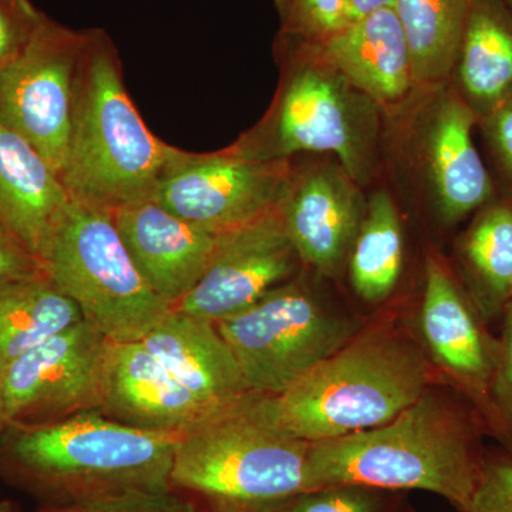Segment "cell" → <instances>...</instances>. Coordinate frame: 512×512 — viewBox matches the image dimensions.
I'll return each mask as SVG.
<instances>
[{"instance_id":"6da1fadb","label":"cell","mask_w":512,"mask_h":512,"mask_svg":"<svg viewBox=\"0 0 512 512\" xmlns=\"http://www.w3.org/2000/svg\"><path fill=\"white\" fill-rule=\"evenodd\" d=\"M478 410L427 389L389 423L309 444L306 491L360 485L440 495L467 507L483 468Z\"/></svg>"},{"instance_id":"7a4b0ae2","label":"cell","mask_w":512,"mask_h":512,"mask_svg":"<svg viewBox=\"0 0 512 512\" xmlns=\"http://www.w3.org/2000/svg\"><path fill=\"white\" fill-rule=\"evenodd\" d=\"M178 437L136 429L100 412L8 424L0 436V474L40 498L43 507L167 490Z\"/></svg>"},{"instance_id":"3957f363","label":"cell","mask_w":512,"mask_h":512,"mask_svg":"<svg viewBox=\"0 0 512 512\" xmlns=\"http://www.w3.org/2000/svg\"><path fill=\"white\" fill-rule=\"evenodd\" d=\"M309 444L282 426L274 396L248 392L180 434L170 487L201 512H272L306 493Z\"/></svg>"},{"instance_id":"277c9868","label":"cell","mask_w":512,"mask_h":512,"mask_svg":"<svg viewBox=\"0 0 512 512\" xmlns=\"http://www.w3.org/2000/svg\"><path fill=\"white\" fill-rule=\"evenodd\" d=\"M184 153L151 133L141 119L109 35L86 30L72 134L60 174L70 200L109 212L151 200Z\"/></svg>"},{"instance_id":"5b68a950","label":"cell","mask_w":512,"mask_h":512,"mask_svg":"<svg viewBox=\"0 0 512 512\" xmlns=\"http://www.w3.org/2000/svg\"><path fill=\"white\" fill-rule=\"evenodd\" d=\"M282 80L271 109L228 147L258 161L333 153L355 183H366L377 140V104L323 55L318 43L279 35Z\"/></svg>"},{"instance_id":"8992f818","label":"cell","mask_w":512,"mask_h":512,"mask_svg":"<svg viewBox=\"0 0 512 512\" xmlns=\"http://www.w3.org/2000/svg\"><path fill=\"white\" fill-rule=\"evenodd\" d=\"M426 357L396 330L360 333L285 393L274 396L282 426L306 443L389 423L429 389Z\"/></svg>"},{"instance_id":"52a82bcc","label":"cell","mask_w":512,"mask_h":512,"mask_svg":"<svg viewBox=\"0 0 512 512\" xmlns=\"http://www.w3.org/2000/svg\"><path fill=\"white\" fill-rule=\"evenodd\" d=\"M43 272L111 342H136L170 312L128 254L109 211L73 200L42 255Z\"/></svg>"},{"instance_id":"ba28073f","label":"cell","mask_w":512,"mask_h":512,"mask_svg":"<svg viewBox=\"0 0 512 512\" xmlns=\"http://www.w3.org/2000/svg\"><path fill=\"white\" fill-rule=\"evenodd\" d=\"M249 392L279 396L335 355L353 336V320L328 311L301 282L272 289L217 322Z\"/></svg>"},{"instance_id":"9c48e42d","label":"cell","mask_w":512,"mask_h":512,"mask_svg":"<svg viewBox=\"0 0 512 512\" xmlns=\"http://www.w3.org/2000/svg\"><path fill=\"white\" fill-rule=\"evenodd\" d=\"M84 45L86 30L66 28L43 13L22 55L0 73V123L29 141L59 178Z\"/></svg>"},{"instance_id":"30bf717a","label":"cell","mask_w":512,"mask_h":512,"mask_svg":"<svg viewBox=\"0 0 512 512\" xmlns=\"http://www.w3.org/2000/svg\"><path fill=\"white\" fill-rule=\"evenodd\" d=\"M292 175L291 160H251L229 148L185 151L151 200L197 227L227 232L279 210Z\"/></svg>"},{"instance_id":"8fae6325","label":"cell","mask_w":512,"mask_h":512,"mask_svg":"<svg viewBox=\"0 0 512 512\" xmlns=\"http://www.w3.org/2000/svg\"><path fill=\"white\" fill-rule=\"evenodd\" d=\"M109 339L86 320L47 339L2 373L8 424L100 412Z\"/></svg>"},{"instance_id":"7c38bea8","label":"cell","mask_w":512,"mask_h":512,"mask_svg":"<svg viewBox=\"0 0 512 512\" xmlns=\"http://www.w3.org/2000/svg\"><path fill=\"white\" fill-rule=\"evenodd\" d=\"M301 259L279 210L222 232L207 272L173 309L220 322L292 281Z\"/></svg>"},{"instance_id":"4fadbf2b","label":"cell","mask_w":512,"mask_h":512,"mask_svg":"<svg viewBox=\"0 0 512 512\" xmlns=\"http://www.w3.org/2000/svg\"><path fill=\"white\" fill-rule=\"evenodd\" d=\"M110 214L138 271L171 308L200 282L220 244L222 232L197 227L153 200Z\"/></svg>"},{"instance_id":"5bb4252c","label":"cell","mask_w":512,"mask_h":512,"mask_svg":"<svg viewBox=\"0 0 512 512\" xmlns=\"http://www.w3.org/2000/svg\"><path fill=\"white\" fill-rule=\"evenodd\" d=\"M356 184L335 165L293 170L279 207L299 259L322 274L339 271L365 217L366 204Z\"/></svg>"},{"instance_id":"9a60e30c","label":"cell","mask_w":512,"mask_h":512,"mask_svg":"<svg viewBox=\"0 0 512 512\" xmlns=\"http://www.w3.org/2000/svg\"><path fill=\"white\" fill-rule=\"evenodd\" d=\"M212 410L141 340H109L100 407L104 416L140 430L181 434Z\"/></svg>"},{"instance_id":"2e32d148","label":"cell","mask_w":512,"mask_h":512,"mask_svg":"<svg viewBox=\"0 0 512 512\" xmlns=\"http://www.w3.org/2000/svg\"><path fill=\"white\" fill-rule=\"evenodd\" d=\"M420 326L437 365L461 387L483 416L497 365L498 339L488 333L471 298L434 259L426 268Z\"/></svg>"},{"instance_id":"e0dca14e","label":"cell","mask_w":512,"mask_h":512,"mask_svg":"<svg viewBox=\"0 0 512 512\" xmlns=\"http://www.w3.org/2000/svg\"><path fill=\"white\" fill-rule=\"evenodd\" d=\"M141 342L214 409L249 392L234 353L212 320L171 308Z\"/></svg>"},{"instance_id":"ac0fdd59","label":"cell","mask_w":512,"mask_h":512,"mask_svg":"<svg viewBox=\"0 0 512 512\" xmlns=\"http://www.w3.org/2000/svg\"><path fill=\"white\" fill-rule=\"evenodd\" d=\"M319 46L326 59L376 104L399 103L412 90V56L393 8L349 23Z\"/></svg>"},{"instance_id":"d6986e66","label":"cell","mask_w":512,"mask_h":512,"mask_svg":"<svg viewBox=\"0 0 512 512\" xmlns=\"http://www.w3.org/2000/svg\"><path fill=\"white\" fill-rule=\"evenodd\" d=\"M70 197L29 141L0 123V222L40 261Z\"/></svg>"},{"instance_id":"ffe728a7","label":"cell","mask_w":512,"mask_h":512,"mask_svg":"<svg viewBox=\"0 0 512 512\" xmlns=\"http://www.w3.org/2000/svg\"><path fill=\"white\" fill-rule=\"evenodd\" d=\"M477 113L463 97L447 94L427 133V158L439 210L447 222L463 220L493 195V184L473 140Z\"/></svg>"},{"instance_id":"44dd1931","label":"cell","mask_w":512,"mask_h":512,"mask_svg":"<svg viewBox=\"0 0 512 512\" xmlns=\"http://www.w3.org/2000/svg\"><path fill=\"white\" fill-rule=\"evenodd\" d=\"M463 99L490 116L512 97V10L504 0H473L456 67Z\"/></svg>"},{"instance_id":"7402d4cb","label":"cell","mask_w":512,"mask_h":512,"mask_svg":"<svg viewBox=\"0 0 512 512\" xmlns=\"http://www.w3.org/2000/svg\"><path fill=\"white\" fill-rule=\"evenodd\" d=\"M82 320L79 306L46 275L0 282V375L18 357Z\"/></svg>"},{"instance_id":"603a6c76","label":"cell","mask_w":512,"mask_h":512,"mask_svg":"<svg viewBox=\"0 0 512 512\" xmlns=\"http://www.w3.org/2000/svg\"><path fill=\"white\" fill-rule=\"evenodd\" d=\"M473 0H394L402 23L414 84L444 79L456 67Z\"/></svg>"},{"instance_id":"cb8c5ba5","label":"cell","mask_w":512,"mask_h":512,"mask_svg":"<svg viewBox=\"0 0 512 512\" xmlns=\"http://www.w3.org/2000/svg\"><path fill=\"white\" fill-rule=\"evenodd\" d=\"M471 301L485 322L503 315L512 299V207L494 204L476 218L461 245Z\"/></svg>"},{"instance_id":"d4e9b609","label":"cell","mask_w":512,"mask_h":512,"mask_svg":"<svg viewBox=\"0 0 512 512\" xmlns=\"http://www.w3.org/2000/svg\"><path fill=\"white\" fill-rule=\"evenodd\" d=\"M403 265V234L396 205L387 192L367 201L365 217L349 254L350 281L363 301L382 302L399 282Z\"/></svg>"},{"instance_id":"484cf974","label":"cell","mask_w":512,"mask_h":512,"mask_svg":"<svg viewBox=\"0 0 512 512\" xmlns=\"http://www.w3.org/2000/svg\"><path fill=\"white\" fill-rule=\"evenodd\" d=\"M397 494L360 485H335L296 495L272 512H399L394 504Z\"/></svg>"},{"instance_id":"4316f807","label":"cell","mask_w":512,"mask_h":512,"mask_svg":"<svg viewBox=\"0 0 512 512\" xmlns=\"http://www.w3.org/2000/svg\"><path fill=\"white\" fill-rule=\"evenodd\" d=\"M281 33L320 43L345 28V0H274Z\"/></svg>"},{"instance_id":"83f0119b","label":"cell","mask_w":512,"mask_h":512,"mask_svg":"<svg viewBox=\"0 0 512 512\" xmlns=\"http://www.w3.org/2000/svg\"><path fill=\"white\" fill-rule=\"evenodd\" d=\"M483 416L503 434L512 454V301L501 315V335L498 338L497 365L488 387Z\"/></svg>"},{"instance_id":"f1b7e54d","label":"cell","mask_w":512,"mask_h":512,"mask_svg":"<svg viewBox=\"0 0 512 512\" xmlns=\"http://www.w3.org/2000/svg\"><path fill=\"white\" fill-rule=\"evenodd\" d=\"M37 512H201L177 491H128L63 507H42Z\"/></svg>"},{"instance_id":"f546056e","label":"cell","mask_w":512,"mask_h":512,"mask_svg":"<svg viewBox=\"0 0 512 512\" xmlns=\"http://www.w3.org/2000/svg\"><path fill=\"white\" fill-rule=\"evenodd\" d=\"M458 512H512V454L484 457L476 490L467 507Z\"/></svg>"},{"instance_id":"4dcf8cb0","label":"cell","mask_w":512,"mask_h":512,"mask_svg":"<svg viewBox=\"0 0 512 512\" xmlns=\"http://www.w3.org/2000/svg\"><path fill=\"white\" fill-rule=\"evenodd\" d=\"M42 16L30 0H0V73L22 55Z\"/></svg>"},{"instance_id":"1f68e13d","label":"cell","mask_w":512,"mask_h":512,"mask_svg":"<svg viewBox=\"0 0 512 512\" xmlns=\"http://www.w3.org/2000/svg\"><path fill=\"white\" fill-rule=\"evenodd\" d=\"M45 275L42 262L0 222V282Z\"/></svg>"},{"instance_id":"d6a6232c","label":"cell","mask_w":512,"mask_h":512,"mask_svg":"<svg viewBox=\"0 0 512 512\" xmlns=\"http://www.w3.org/2000/svg\"><path fill=\"white\" fill-rule=\"evenodd\" d=\"M485 119L495 153L512 181V97Z\"/></svg>"},{"instance_id":"836d02e7","label":"cell","mask_w":512,"mask_h":512,"mask_svg":"<svg viewBox=\"0 0 512 512\" xmlns=\"http://www.w3.org/2000/svg\"><path fill=\"white\" fill-rule=\"evenodd\" d=\"M393 6L394 0H345L346 23L349 25L370 13L384 8H393Z\"/></svg>"},{"instance_id":"e575fe53","label":"cell","mask_w":512,"mask_h":512,"mask_svg":"<svg viewBox=\"0 0 512 512\" xmlns=\"http://www.w3.org/2000/svg\"><path fill=\"white\" fill-rule=\"evenodd\" d=\"M6 426H8V423H6L5 400H3V382L2 375H0V436H2Z\"/></svg>"},{"instance_id":"d590c367","label":"cell","mask_w":512,"mask_h":512,"mask_svg":"<svg viewBox=\"0 0 512 512\" xmlns=\"http://www.w3.org/2000/svg\"><path fill=\"white\" fill-rule=\"evenodd\" d=\"M0 512H15L10 508L9 504L6 503H0Z\"/></svg>"},{"instance_id":"8d00e7d4","label":"cell","mask_w":512,"mask_h":512,"mask_svg":"<svg viewBox=\"0 0 512 512\" xmlns=\"http://www.w3.org/2000/svg\"><path fill=\"white\" fill-rule=\"evenodd\" d=\"M505 3H507L508 8L512 10V0H504Z\"/></svg>"},{"instance_id":"74e56055","label":"cell","mask_w":512,"mask_h":512,"mask_svg":"<svg viewBox=\"0 0 512 512\" xmlns=\"http://www.w3.org/2000/svg\"><path fill=\"white\" fill-rule=\"evenodd\" d=\"M511 301H512V299H511Z\"/></svg>"}]
</instances>
